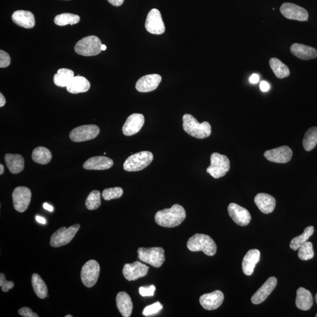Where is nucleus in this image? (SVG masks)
Returning a JSON list of instances; mask_svg holds the SVG:
<instances>
[{
    "label": "nucleus",
    "mask_w": 317,
    "mask_h": 317,
    "mask_svg": "<svg viewBox=\"0 0 317 317\" xmlns=\"http://www.w3.org/2000/svg\"><path fill=\"white\" fill-rule=\"evenodd\" d=\"M250 82L252 84H256L259 81V76L257 74H253L250 78Z\"/></svg>",
    "instance_id": "47"
},
{
    "label": "nucleus",
    "mask_w": 317,
    "mask_h": 317,
    "mask_svg": "<svg viewBox=\"0 0 317 317\" xmlns=\"http://www.w3.org/2000/svg\"><path fill=\"white\" fill-rule=\"evenodd\" d=\"M102 51H106V46L104 44H102L101 45Z\"/></svg>",
    "instance_id": "52"
},
{
    "label": "nucleus",
    "mask_w": 317,
    "mask_h": 317,
    "mask_svg": "<svg viewBox=\"0 0 317 317\" xmlns=\"http://www.w3.org/2000/svg\"><path fill=\"white\" fill-rule=\"evenodd\" d=\"M0 286L2 287V292H8L11 289H13L14 284L13 281H8L5 278V276L2 273L0 274Z\"/></svg>",
    "instance_id": "41"
},
{
    "label": "nucleus",
    "mask_w": 317,
    "mask_h": 317,
    "mask_svg": "<svg viewBox=\"0 0 317 317\" xmlns=\"http://www.w3.org/2000/svg\"><path fill=\"white\" fill-rule=\"evenodd\" d=\"M144 124L145 117L143 115L133 113L127 119L122 127V131L125 136L134 135L140 131Z\"/></svg>",
    "instance_id": "17"
},
{
    "label": "nucleus",
    "mask_w": 317,
    "mask_h": 317,
    "mask_svg": "<svg viewBox=\"0 0 317 317\" xmlns=\"http://www.w3.org/2000/svg\"><path fill=\"white\" fill-rule=\"evenodd\" d=\"M124 190L120 187H115L105 189L102 193L104 200L109 201L113 199H117L123 195Z\"/></svg>",
    "instance_id": "39"
},
{
    "label": "nucleus",
    "mask_w": 317,
    "mask_h": 317,
    "mask_svg": "<svg viewBox=\"0 0 317 317\" xmlns=\"http://www.w3.org/2000/svg\"><path fill=\"white\" fill-rule=\"evenodd\" d=\"M145 28L149 33L155 35L164 34L165 27L161 13L158 9L153 8L148 13Z\"/></svg>",
    "instance_id": "12"
},
{
    "label": "nucleus",
    "mask_w": 317,
    "mask_h": 317,
    "mask_svg": "<svg viewBox=\"0 0 317 317\" xmlns=\"http://www.w3.org/2000/svg\"><path fill=\"white\" fill-rule=\"evenodd\" d=\"M228 213L234 222L241 226L248 225L251 221V215L246 209L232 203L228 206Z\"/></svg>",
    "instance_id": "16"
},
{
    "label": "nucleus",
    "mask_w": 317,
    "mask_h": 317,
    "mask_svg": "<svg viewBox=\"0 0 317 317\" xmlns=\"http://www.w3.org/2000/svg\"><path fill=\"white\" fill-rule=\"evenodd\" d=\"M187 247L191 252H203L209 256H213L217 252L214 241L209 235L203 234H196L189 238Z\"/></svg>",
    "instance_id": "3"
},
{
    "label": "nucleus",
    "mask_w": 317,
    "mask_h": 317,
    "mask_svg": "<svg viewBox=\"0 0 317 317\" xmlns=\"http://www.w3.org/2000/svg\"><path fill=\"white\" fill-rule=\"evenodd\" d=\"M139 260L156 268L161 267L165 261V250L162 247H140L138 250Z\"/></svg>",
    "instance_id": "4"
},
{
    "label": "nucleus",
    "mask_w": 317,
    "mask_h": 317,
    "mask_svg": "<svg viewBox=\"0 0 317 317\" xmlns=\"http://www.w3.org/2000/svg\"><path fill=\"white\" fill-rule=\"evenodd\" d=\"M163 308L162 305L159 302H156L155 303L148 305L144 309L142 314L145 317H149L158 313Z\"/></svg>",
    "instance_id": "40"
},
{
    "label": "nucleus",
    "mask_w": 317,
    "mask_h": 317,
    "mask_svg": "<svg viewBox=\"0 0 317 317\" xmlns=\"http://www.w3.org/2000/svg\"><path fill=\"white\" fill-rule=\"evenodd\" d=\"M277 284V278L275 277H270L254 295H253L251 299L252 303L259 304L265 301L275 290Z\"/></svg>",
    "instance_id": "19"
},
{
    "label": "nucleus",
    "mask_w": 317,
    "mask_h": 317,
    "mask_svg": "<svg viewBox=\"0 0 317 317\" xmlns=\"http://www.w3.org/2000/svg\"><path fill=\"white\" fill-rule=\"evenodd\" d=\"M90 87L91 84L89 81L85 77L78 75L73 78L71 83L66 86V90L71 94H77L88 91Z\"/></svg>",
    "instance_id": "29"
},
{
    "label": "nucleus",
    "mask_w": 317,
    "mask_h": 317,
    "mask_svg": "<svg viewBox=\"0 0 317 317\" xmlns=\"http://www.w3.org/2000/svg\"><path fill=\"white\" fill-rule=\"evenodd\" d=\"M73 317V316H72L71 315H67V316H65V317Z\"/></svg>",
    "instance_id": "54"
},
{
    "label": "nucleus",
    "mask_w": 317,
    "mask_h": 317,
    "mask_svg": "<svg viewBox=\"0 0 317 317\" xmlns=\"http://www.w3.org/2000/svg\"><path fill=\"white\" fill-rule=\"evenodd\" d=\"M36 219L38 222L42 224V225H45L46 223L45 218L42 216H37Z\"/></svg>",
    "instance_id": "50"
},
{
    "label": "nucleus",
    "mask_w": 317,
    "mask_h": 317,
    "mask_svg": "<svg viewBox=\"0 0 317 317\" xmlns=\"http://www.w3.org/2000/svg\"><path fill=\"white\" fill-rule=\"evenodd\" d=\"M296 307L302 311L309 310L313 305V297L310 291L300 287L296 291Z\"/></svg>",
    "instance_id": "27"
},
{
    "label": "nucleus",
    "mask_w": 317,
    "mask_h": 317,
    "mask_svg": "<svg viewBox=\"0 0 317 317\" xmlns=\"http://www.w3.org/2000/svg\"><path fill=\"white\" fill-rule=\"evenodd\" d=\"M101 205V194L100 191L93 190L86 200L85 206L89 211L98 209Z\"/></svg>",
    "instance_id": "37"
},
{
    "label": "nucleus",
    "mask_w": 317,
    "mask_h": 317,
    "mask_svg": "<svg viewBox=\"0 0 317 317\" xmlns=\"http://www.w3.org/2000/svg\"><path fill=\"white\" fill-rule=\"evenodd\" d=\"M298 250V257L301 260H311L314 256L313 244L310 241H307V242L302 244Z\"/></svg>",
    "instance_id": "38"
},
{
    "label": "nucleus",
    "mask_w": 317,
    "mask_h": 317,
    "mask_svg": "<svg viewBox=\"0 0 317 317\" xmlns=\"http://www.w3.org/2000/svg\"><path fill=\"white\" fill-rule=\"evenodd\" d=\"M4 158L5 164L11 173L18 174L24 169V159L19 154L7 153Z\"/></svg>",
    "instance_id": "28"
},
{
    "label": "nucleus",
    "mask_w": 317,
    "mask_h": 317,
    "mask_svg": "<svg viewBox=\"0 0 317 317\" xmlns=\"http://www.w3.org/2000/svg\"><path fill=\"white\" fill-rule=\"evenodd\" d=\"M186 217V211L183 206L175 204L170 209H163L157 212L155 220L160 226L173 228L181 225Z\"/></svg>",
    "instance_id": "1"
},
{
    "label": "nucleus",
    "mask_w": 317,
    "mask_h": 317,
    "mask_svg": "<svg viewBox=\"0 0 317 317\" xmlns=\"http://www.w3.org/2000/svg\"><path fill=\"white\" fill-rule=\"evenodd\" d=\"M280 12L287 19L305 21H307L308 19V13L306 10L290 2H286L282 4Z\"/></svg>",
    "instance_id": "14"
},
{
    "label": "nucleus",
    "mask_w": 317,
    "mask_h": 317,
    "mask_svg": "<svg viewBox=\"0 0 317 317\" xmlns=\"http://www.w3.org/2000/svg\"><path fill=\"white\" fill-rule=\"evenodd\" d=\"M113 162L106 156H95L84 163L83 167L86 170H103L112 167Z\"/></svg>",
    "instance_id": "21"
},
{
    "label": "nucleus",
    "mask_w": 317,
    "mask_h": 317,
    "mask_svg": "<svg viewBox=\"0 0 317 317\" xmlns=\"http://www.w3.org/2000/svg\"><path fill=\"white\" fill-rule=\"evenodd\" d=\"M149 269V267L146 264L140 261H135L131 264H125L122 273L127 281H135L146 276Z\"/></svg>",
    "instance_id": "13"
},
{
    "label": "nucleus",
    "mask_w": 317,
    "mask_h": 317,
    "mask_svg": "<svg viewBox=\"0 0 317 317\" xmlns=\"http://www.w3.org/2000/svg\"><path fill=\"white\" fill-rule=\"evenodd\" d=\"M80 21L79 16L71 13H63L55 17V24L59 26L66 25H74L78 24Z\"/></svg>",
    "instance_id": "36"
},
{
    "label": "nucleus",
    "mask_w": 317,
    "mask_h": 317,
    "mask_svg": "<svg viewBox=\"0 0 317 317\" xmlns=\"http://www.w3.org/2000/svg\"><path fill=\"white\" fill-rule=\"evenodd\" d=\"M290 51L295 56L302 60H313L317 57L316 49L301 43H293L291 46Z\"/></svg>",
    "instance_id": "24"
},
{
    "label": "nucleus",
    "mask_w": 317,
    "mask_h": 317,
    "mask_svg": "<svg viewBox=\"0 0 317 317\" xmlns=\"http://www.w3.org/2000/svg\"><path fill=\"white\" fill-rule=\"evenodd\" d=\"M153 160V155L149 151L133 154L127 158L124 164V169L127 171H138L144 169Z\"/></svg>",
    "instance_id": "5"
},
{
    "label": "nucleus",
    "mask_w": 317,
    "mask_h": 317,
    "mask_svg": "<svg viewBox=\"0 0 317 317\" xmlns=\"http://www.w3.org/2000/svg\"><path fill=\"white\" fill-rule=\"evenodd\" d=\"M161 81L162 77L159 74L145 75L141 78L136 83V89L139 92L153 91L158 88Z\"/></svg>",
    "instance_id": "20"
},
{
    "label": "nucleus",
    "mask_w": 317,
    "mask_h": 317,
    "mask_svg": "<svg viewBox=\"0 0 317 317\" xmlns=\"http://www.w3.org/2000/svg\"><path fill=\"white\" fill-rule=\"evenodd\" d=\"M231 168V162L225 155L219 153H213L211 156V165L206 171L214 179L225 176Z\"/></svg>",
    "instance_id": "7"
},
{
    "label": "nucleus",
    "mask_w": 317,
    "mask_h": 317,
    "mask_svg": "<svg viewBox=\"0 0 317 317\" xmlns=\"http://www.w3.org/2000/svg\"><path fill=\"white\" fill-rule=\"evenodd\" d=\"M101 41L98 37L90 36L80 40L75 46V51L83 56H95L101 52Z\"/></svg>",
    "instance_id": "6"
},
{
    "label": "nucleus",
    "mask_w": 317,
    "mask_h": 317,
    "mask_svg": "<svg viewBox=\"0 0 317 317\" xmlns=\"http://www.w3.org/2000/svg\"><path fill=\"white\" fill-rule=\"evenodd\" d=\"M100 274V264L96 260H89L84 264L81 270V281L84 286L91 288L97 283Z\"/></svg>",
    "instance_id": "9"
},
{
    "label": "nucleus",
    "mask_w": 317,
    "mask_h": 317,
    "mask_svg": "<svg viewBox=\"0 0 317 317\" xmlns=\"http://www.w3.org/2000/svg\"><path fill=\"white\" fill-rule=\"evenodd\" d=\"M314 232V228L313 226H308L304 229L303 233L293 238L291 241L290 244V248L296 251L298 250L302 244L307 242L310 237L312 235Z\"/></svg>",
    "instance_id": "34"
},
{
    "label": "nucleus",
    "mask_w": 317,
    "mask_h": 317,
    "mask_svg": "<svg viewBox=\"0 0 317 317\" xmlns=\"http://www.w3.org/2000/svg\"><path fill=\"white\" fill-rule=\"evenodd\" d=\"M315 299H316V301L317 304V295L316 296Z\"/></svg>",
    "instance_id": "53"
},
{
    "label": "nucleus",
    "mask_w": 317,
    "mask_h": 317,
    "mask_svg": "<svg viewBox=\"0 0 317 317\" xmlns=\"http://www.w3.org/2000/svg\"><path fill=\"white\" fill-rule=\"evenodd\" d=\"M32 285L34 290L35 293L41 299H44L47 297L48 289L45 282L43 281L42 277L37 274H34L32 275L31 280Z\"/></svg>",
    "instance_id": "32"
},
{
    "label": "nucleus",
    "mask_w": 317,
    "mask_h": 317,
    "mask_svg": "<svg viewBox=\"0 0 317 317\" xmlns=\"http://www.w3.org/2000/svg\"><path fill=\"white\" fill-rule=\"evenodd\" d=\"M183 129L194 138L205 139L211 135V125L208 122L200 124L195 118L190 114L183 115Z\"/></svg>",
    "instance_id": "2"
},
{
    "label": "nucleus",
    "mask_w": 317,
    "mask_h": 317,
    "mask_svg": "<svg viewBox=\"0 0 317 317\" xmlns=\"http://www.w3.org/2000/svg\"><path fill=\"white\" fill-rule=\"evenodd\" d=\"M100 133V127L97 125H82L71 130L69 133V138L75 142H85L97 138Z\"/></svg>",
    "instance_id": "10"
},
{
    "label": "nucleus",
    "mask_w": 317,
    "mask_h": 317,
    "mask_svg": "<svg viewBox=\"0 0 317 317\" xmlns=\"http://www.w3.org/2000/svg\"><path fill=\"white\" fill-rule=\"evenodd\" d=\"M260 258V252L257 249H252L247 253L242 262V269L244 275H251L253 274Z\"/></svg>",
    "instance_id": "22"
},
{
    "label": "nucleus",
    "mask_w": 317,
    "mask_h": 317,
    "mask_svg": "<svg viewBox=\"0 0 317 317\" xmlns=\"http://www.w3.org/2000/svg\"><path fill=\"white\" fill-rule=\"evenodd\" d=\"M107 1L110 4L115 7L121 6L124 2V0H107Z\"/></svg>",
    "instance_id": "46"
},
{
    "label": "nucleus",
    "mask_w": 317,
    "mask_h": 317,
    "mask_svg": "<svg viewBox=\"0 0 317 317\" xmlns=\"http://www.w3.org/2000/svg\"><path fill=\"white\" fill-rule=\"evenodd\" d=\"M316 317H317V314H316Z\"/></svg>",
    "instance_id": "55"
},
{
    "label": "nucleus",
    "mask_w": 317,
    "mask_h": 317,
    "mask_svg": "<svg viewBox=\"0 0 317 317\" xmlns=\"http://www.w3.org/2000/svg\"><path fill=\"white\" fill-rule=\"evenodd\" d=\"M74 77V72L71 69L61 68L57 74L54 75V82L55 85L60 87H66Z\"/></svg>",
    "instance_id": "30"
},
{
    "label": "nucleus",
    "mask_w": 317,
    "mask_h": 317,
    "mask_svg": "<svg viewBox=\"0 0 317 317\" xmlns=\"http://www.w3.org/2000/svg\"><path fill=\"white\" fill-rule=\"evenodd\" d=\"M32 159L37 164L46 165L51 161L52 154L47 148L39 147L34 149Z\"/></svg>",
    "instance_id": "33"
},
{
    "label": "nucleus",
    "mask_w": 317,
    "mask_h": 317,
    "mask_svg": "<svg viewBox=\"0 0 317 317\" xmlns=\"http://www.w3.org/2000/svg\"><path fill=\"white\" fill-rule=\"evenodd\" d=\"M260 88L263 92H267L270 89V85L268 83L266 82V81H262V82L260 83Z\"/></svg>",
    "instance_id": "45"
},
{
    "label": "nucleus",
    "mask_w": 317,
    "mask_h": 317,
    "mask_svg": "<svg viewBox=\"0 0 317 317\" xmlns=\"http://www.w3.org/2000/svg\"><path fill=\"white\" fill-rule=\"evenodd\" d=\"M156 287L153 285H151L148 287H141L139 288V294L142 296H150L155 295Z\"/></svg>",
    "instance_id": "43"
},
{
    "label": "nucleus",
    "mask_w": 317,
    "mask_h": 317,
    "mask_svg": "<svg viewBox=\"0 0 317 317\" xmlns=\"http://www.w3.org/2000/svg\"><path fill=\"white\" fill-rule=\"evenodd\" d=\"M14 209L20 213L29 207L31 200V191L28 188L19 186L14 189L12 194Z\"/></svg>",
    "instance_id": "11"
},
{
    "label": "nucleus",
    "mask_w": 317,
    "mask_h": 317,
    "mask_svg": "<svg viewBox=\"0 0 317 317\" xmlns=\"http://www.w3.org/2000/svg\"><path fill=\"white\" fill-rule=\"evenodd\" d=\"M254 202L259 210L264 214L272 213L276 205L275 197L266 193L257 194L254 198Z\"/></svg>",
    "instance_id": "23"
},
{
    "label": "nucleus",
    "mask_w": 317,
    "mask_h": 317,
    "mask_svg": "<svg viewBox=\"0 0 317 317\" xmlns=\"http://www.w3.org/2000/svg\"><path fill=\"white\" fill-rule=\"evenodd\" d=\"M303 147L306 151H311L317 145V127H312L305 133L303 139Z\"/></svg>",
    "instance_id": "35"
},
{
    "label": "nucleus",
    "mask_w": 317,
    "mask_h": 317,
    "mask_svg": "<svg viewBox=\"0 0 317 317\" xmlns=\"http://www.w3.org/2000/svg\"><path fill=\"white\" fill-rule=\"evenodd\" d=\"M4 172V167L2 164H0V174L2 175Z\"/></svg>",
    "instance_id": "51"
},
{
    "label": "nucleus",
    "mask_w": 317,
    "mask_h": 317,
    "mask_svg": "<svg viewBox=\"0 0 317 317\" xmlns=\"http://www.w3.org/2000/svg\"><path fill=\"white\" fill-rule=\"evenodd\" d=\"M19 313L20 316L24 317H39L37 313H33V310L28 307H23L20 308L19 310Z\"/></svg>",
    "instance_id": "44"
},
{
    "label": "nucleus",
    "mask_w": 317,
    "mask_h": 317,
    "mask_svg": "<svg viewBox=\"0 0 317 317\" xmlns=\"http://www.w3.org/2000/svg\"><path fill=\"white\" fill-rule=\"evenodd\" d=\"M269 63L272 71L279 79H283V78L289 76L290 72L289 68L278 58H271Z\"/></svg>",
    "instance_id": "31"
},
{
    "label": "nucleus",
    "mask_w": 317,
    "mask_h": 317,
    "mask_svg": "<svg viewBox=\"0 0 317 317\" xmlns=\"http://www.w3.org/2000/svg\"><path fill=\"white\" fill-rule=\"evenodd\" d=\"M116 306L124 317L131 316L133 310V302L128 294L124 292H119L116 298Z\"/></svg>",
    "instance_id": "26"
},
{
    "label": "nucleus",
    "mask_w": 317,
    "mask_h": 317,
    "mask_svg": "<svg viewBox=\"0 0 317 317\" xmlns=\"http://www.w3.org/2000/svg\"><path fill=\"white\" fill-rule=\"evenodd\" d=\"M264 156L270 162L277 164H286L292 159L293 152L289 147L283 146L267 150L264 152Z\"/></svg>",
    "instance_id": "15"
},
{
    "label": "nucleus",
    "mask_w": 317,
    "mask_h": 317,
    "mask_svg": "<svg viewBox=\"0 0 317 317\" xmlns=\"http://www.w3.org/2000/svg\"><path fill=\"white\" fill-rule=\"evenodd\" d=\"M43 207L45 209V210L49 211H54V208L52 207L50 205L48 204V203H43Z\"/></svg>",
    "instance_id": "49"
},
{
    "label": "nucleus",
    "mask_w": 317,
    "mask_h": 317,
    "mask_svg": "<svg viewBox=\"0 0 317 317\" xmlns=\"http://www.w3.org/2000/svg\"><path fill=\"white\" fill-rule=\"evenodd\" d=\"M80 228L78 224L68 228L63 227L51 235L50 245L53 247H60L70 243Z\"/></svg>",
    "instance_id": "8"
},
{
    "label": "nucleus",
    "mask_w": 317,
    "mask_h": 317,
    "mask_svg": "<svg viewBox=\"0 0 317 317\" xmlns=\"http://www.w3.org/2000/svg\"><path fill=\"white\" fill-rule=\"evenodd\" d=\"M11 63V58L7 52L0 51V68H6Z\"/></svg>",
    "instance_id": "42"
},
{
    "label": "nucleus",
    "mask_w": 317,
    "mask_h": 317,
    "mask_svg": "<svg viewBox=\"0 0 317 317\" xmlns=\"http://www.w3.org/2000/svg\"><path fill=\"white\" fill-rule=\"evenodd\" d=\"M224 301L223 293L220 290H216L211 293L205 294L200 296L199 302L203 308L206 310L217 309Z\"/></svg>",
    "instance_id": "18"
},
{
    "label": "nucleus",
    "mask_w": 317,
    "mask_h": 317,
    "mask_svg": "<svg viewBox=\"0 0 317 317\" xmlns=\"http://www.w3.org/2000/svg\"><path fill=\"white\" fill-rule=\"evenodd\" d=\"M5 103H6V100H5L4 95L1 93L0 94V107L4 106Z\"/></svg>",
    "instance_id": "48"
},
{
    "label": "nucleus",
    "mask_w": 317,
    "mask_h": 317,
    "mask_svg": "<svg viewBox=\"0 0 317 317\" xmlns=\"http://www.w3.org/2000/svg\"><path fill=\"white\" fill-rule=\"evenodd\" d=\"M12 20L16 24L27 29L33 28L36 24L33 14L28 11H15L12 15Z\"/></svg>",
    "instance_id": "25"
}]
</instances>
